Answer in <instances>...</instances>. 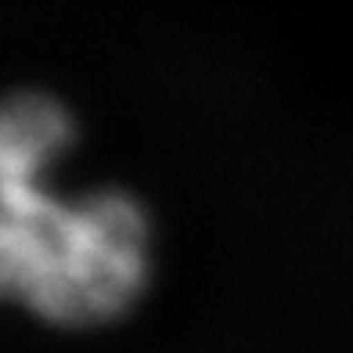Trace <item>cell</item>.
<instances>
[{
    "label": "cell",
    "mask_w": 353,
    "mask_h": 353,
    "mask_svg": "<svg viewBox=\"0 0 353 353\" xmlns=\"http://www.w3.org/2000/svg\"><path fill=\"white\" fill-rule=\"evenodd\" d=\"M76 116L47 90L0 98V299L58 328L134 310L152 281V216L126 188L61 195L54 166Z\"/></svg>",
    "instance_id": "obj_1"
}]
</instances>
